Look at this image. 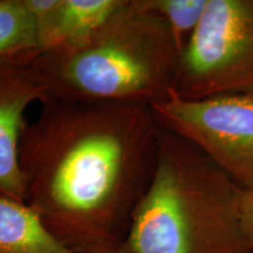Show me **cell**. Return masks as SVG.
<instances>
[{
  "label": "cell",
  "mask_w": 253,
  "mask_h": 253,
  "mask_svg": "<svg viewBox=\"0 0 253 253\" xmlns=\"http://www.w3.org/2000/svg\"><path fill=\"white\" fill-rule=\"evenodd\" d=\"M20 145L26 203L73 253L126 239L153 177L149 107L47 100Z\"/></svg>",
  "instance_id": "1"
},
{
  "label": "cell",
  "mask_w": 253,
  "mask_h": 253,
  "mask_svg": "<svg viewBox=\"0 0 253 253\" xmlns=\"http://www.w3.org/2000/svg\"><path fill=\"white\" fill-rule=\"evenodd\" d=\"M239 186L195 145L160 126L151 181L125 242L134 253H253Z\"/></svg>",
  "instance_id": "2"
},
{
  "label": "cell",
  "mask_w": 253,
  "mask_h": 253,
  "mask_svg": "<svg viewBox=\"0 0 253 253\" xmlns=\"http://www.w3.org/2000/svg\"><path fill=\"white\" fill-rule=\"evenodd\" d=\"M178 59L167 24L142 0H126L88 39L28 62L48 100L150 108L175 87Z\"/></svg>",
  "instance_id": "3"
},
{
  "label": "cell",
  "mask_w": 253,
  "mask_h": 253,
  "mask_svg": "<svg viewBox=\"0 0 253 253\" xmlns=\"http://www.w3.org/2000/svg\"><path fill=\"white\" fill-rule=\"evenodd\" d=\"M173 90L186 100L253 91V0H208L179 54Z\"/></svg>",
  "instance_id": "4"
},
{
  "label": "cell",
  "mask_w": 253,
  "mask_h": 253,
  "mask_svg": "<svg viewBox=\"0 0 253 253\" xmlns=\"http://www.w3.org/2000/svg\"><path fill=\"white\" fill-rule=\"evenodd\" d=\"M150 109L158 126L195 145L243 189H253V91L186 100L172 89Z\"/></svg>",
  "instance_id": "5"
},
{
  "label": "cell",
  "mask_w": 253,
  "mask_h": 253,
  "mask_svg": "<svg viewBox=\"0 0 253 253\" xmlns=\"http://www.w3.org/2000/svg\"><path fill=\"white\" fill-rule=\"evenodd\" d=\"M48 100L30 62L0 61V196L26 202L20 166V145L28 122L27 110Z\"/></svg>",
  "instance_id": "6"
},
{
  "label": "cell",
  "mask_w": 253,
  "mask_h": 253,
  "mask_svg": "<svg viewBox=\"0 0 253 253\" xmlns=\"http://www.w3.org/2000/svg\"><path fill=\"white\" fill-rule=\"evenodd\" d=\"M125 2L126 0H59L52 13L37 26L38 54L67 48L88 39Z\"/></svg>",
  "instance_id": "7"
},
{
  "label": "cell",
  "mask_w": 253,
  "mask_h": 253,
  "mask_svg": "<svg viewBox=\"0 0 253 253\" xmlns=\"http://www.w3.org/2000/svg\"><path fill=\"white\" fill-rule=\"evenodd\" d=\"M0 253H73L26 202L0 196Z\"/></svg>",
  "instance_id": "8"
},
{
  "label": "cell",
  "mask_w": 253,
  "mask_h": 253,
  "mask_svg": "<svg viewBox=\"0 0 253 253\" xmlns=\"http://www.w3.org/2000/svg\"><path fill=\"white\" fill-rule=\"evenodd\" d=\"M38 50L37 25L24 0H0V61H31Z\"/></svg>",
  "instance_id": "9"
},
{
  "label": "cell",
  "mask_w": 253,
  "mask_h": 253,
  "mask_svg": "<svg viewBox=\"0 0 253 253\" xmlns=\"http://www.w3.org/2000/svg\"><path fill=\"white\" fill-rule=\"evenodd\" d=\"M167 24L181 54L207 8L208 0H142Z\"/></svg>",
  "instance_id": "10"
},
{
  "label": "cell",
  "mask_w": 253,
  "mask_h": 253,
  "mask_svg": "<svg viewBox=\"0 0 253 253\" xmlns=\"http://www.w3.org/2000/svg\"><path fill=\"white\" fill-rule=\"evenodd\" d=\"M240 223L248 245L253 252V189L243 190L240 202Z\"/></svg>",
  "instance_id": "11"
},
{
  "label": "cell",
  "mask_w": 253,
  "mask_h": 253,
  "mask_svg": "<svg viewBox=\"0 0 253 253\" xmlns=\"http://www.w3.org/2000/svg\"><path fill=\"white\" fill-rule=\"evenodd\" d=\"M81 253H134L126 245L125 240L122 242L110 243V244H106L102 246H97V248L87 250V251Z\"/></svg>",
  "instance_id": "12"
}]
</instances>
